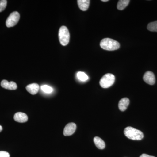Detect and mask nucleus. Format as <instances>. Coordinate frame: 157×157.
I'll return each instance as SVG.
<instances>
[{"label":"nucleus","mask_w":157,"mask_h":157,"mask_svg":"<svg viewBox=\"0 0 157 157\" xmlns=\"http://www.w3.org/2000/svg\"><path fill=\"white\" fill-rule=\"evenodd\" d=\"M20 17L19 13L17 11H14L11 13L6 20V26L8 28L14 27L18 23Z\"/></svg>","instance_id":"39448f33"},{"label":"nucleus","mask_w":157,"mask_h":157,"mask_svg":"<svg viewBox=\"0 0 157 157\" xmlns=\"http://www.w3.org/2000/svg\"><path fill=\"white\" fill-rule=\"evenodd\" d=\"M39 85L35 83L28 85L26 87L27 91L32 95L36 94L39 91Z\"/></svg>","instance_id":"9b49d317"},{"label":"nucleus","mask_w":157,"mask_h":157,"mask_svg":"<svg viewBox=\"0 0 157 157\" xmlns=\"http://www.w3.org/2000/svg\"><path fill=\"white\" fill-rule=\"evenodd\" d=\"M77 77L79 80L82 82L87 81L89 77L84 72H78L77 73Z\"/></svg>","instance_id":"2eb2a0df"},{"label":"nucleus","mask_w":157,"mask_h":157,"mask_svg":"<svg viewBox=\"0 0 157 157\" xmlns=\"http://www.w3.org/2000/svg\"><path fill=\"white\" fill-rule=\"evenodd\" d=\"M130 1L129 0H120L118 2L117 8L118 10H124L128 5Z\"/></svg>","instance_id":"4468645a"},{"label":"nucleus","mask_w":157,"mask_h":157,"mask_svg":"<svg viewBox=\"0 0 157 157\" xmlns=\"http://www.w3.org/2000/svg\"><path fill=\"white\" fill-rule=\"evenodd\" d=\"M7 1L6 0L0 1V12L4 11L7 6Z\"/></svg>","instance_id":"a211bd4d"},{"label":"nucleus","mask_w":157,"mask_h":157,"mask_svg":"<svg viewBox=\"0 0 157 157\" xmlns=\"http://www.w3.org/2000/svg\"><path fill=\"white\" fill-rule=\"evenodd\" d=\"M130 101L128 98H124L121 99L119 102L118 107L120 110L124 111L126 110L128 106H129Z\"/></svg>","instance_id":"9d476101"},{"label":"nucleus","mask_w":157,"mask_h":157,"mask_svg":"<svg viewBox=\"0 0 157 157\" xmlns=\"http://www.w3.org/2000/svg\"><path fill=\"white\" fill-rule=\"evenodd\" d=\"M124 134L128 138L133 140H140L144 137L143 133L141 131L131 127L125 128Z\"/></svg>","instance_id":"f257e3e1"},{"label":"nucleus","mask_w":157,"mask_h":157,"mask_svg":"<svg viewBox=\"0 0 157 157\" xmlns=\"http://www.w3.org/2000/svg\"><path fill=\"white\" fill-rule=\"evenodd\" d=\"M59 38L62 45L66 46L68 45L70 42V34L67 27L65 26L61 27L59 30Z\"/></svg>","instance_id":"7ed1b4c3"},{"label":"nucleus","mask_w":157,"mask_h":157,"mask_svg":"<svg viewBox=\"0 0 157 157\" xmlns=\"http://www.w3.org/2000/svg\"><path fill=\"white\" fill-rule=\"evenodd\" d=\"M2 130H3L2 127V126L0 125V132H2Z\"/></svg>","instance_id":"412c9836"},{"label":"nucleus","mask_w":157,"mask_h":157,"mask_svg":"<svg viewBox=\"0 0 157 157\" xmlns=\"http://www.w3.org/2000/svg\"><path fill=\"white\" fill-rule=\"evenodd\" d=\"M100 45L103 49L108 51L117 50L120 47L118 42L109 38L102 39L100 43Z\"/></svg>","instance_id":"f03ea898"},{"label":"nucleus","mask_w":157,"mask_h":157,"mask_svg":"<svg viewBox=\"0 0 157 157\" xmlns=\"http://www.w3.org/2000/svg\"><path fill=\"white\" fill-rule=\"evenodd\" d=\"M77 3L79 9L83 11H86L90 6L89 0H78Z\"/></svg>","instance_id":"f8f14e48"},{"label":"nucleus","mask_w":157,"mask_h":157,"mask_svg":"<svg viewBox=\"0 0 157 157\" xmlns=\"http://www.w3.org/2000/svg\"><path fill=\"white\" fill-rule=\"evenodd\" d=\"M41 88V90L44 92L47 93V94H50L53 91V89L49 86L46 85L42 86Z\"/></svg>","instance_id":"f3484780"},{"label":"nucleus","mask_w":157,"mask_h":157,"mask_svg":"<svg viewBox=\"0 0 157 157\" xmlns=\"http://www.w3.org/2000/svg\"><path fill=\"white\" fill-rule=\"evenodd\" d=\"M76 129V124L74 123L68 124L64 129L63 135L65 136H70L74 134Z\"/></svg>","instance_id":"423d86ee"},{"label":"nucleus","mask_w":157,"mask_h":157,"mask_svg":"<svg viewBox=\"0 0 157 157\" xmlns=\"http://www.w3.org/2000/svg\"><path fill=\"white\" fill-rule=\"evenodd\" d=\"M94 142L96 147L100 149H103L105 147V142L101 138L98 137H96L94 139Z\"/></svg>","instance_id":"ddd939ff"},{"label":"nucleus","mask_w":157,"mask_h":157,"mask_svg":"<svg viewBox=\"0 0 157 157\" xmlns=\"http://www.w3.org/2000/svg\"><path fill=\"white\" fill-rule=\"evenodd\" d=\"M144 81L147 84L153 85L155 82V78L154 74L151 71H147L143 76Z\"/></svg>","instance_id":"0eeeda50"},{"label":"nucleus","mask_w":157,"mask_h":157,"mask_svg":"<svg viewBox=\"0 0 157 157\" xmlns=\"http://www.w3.org/2000/svg\"><path fill=\"white\" fill-rule=\"evenodd\" d=\"M147 29L149 31L151 32H157V21L149 23Z\"/></svg>","instance_id":"dca6fc26"},{"label":"nucleus","mask_w":157,"mask_h":157,"mask_svg":"<svg viewBox=\"0 0 157 157\" xmlns=\"http://www.w3.org/2000/svg\"><path fill=\"white\" fill-rule=\"evenodd\" d=\"M1 85L3 88L9 90H15L17 89V85L13 81L9 82L7 80H3L1 82Z\"/></svg>","instance_id":"6e6552de"},{"label":"nucleus","mask_w":157,"mask_h":157,"mask_svg":"<svg viewBox=\"0 0 157 157\" xmlns=\"http://www.w3.org/2000/svg\"><path fill=\"white\" fill-rule=\"evenodd\" d=\"M14 119L15 121L19 123L26 122L28 120L27 115L22 112L16 113L14 114Z\"/></svg>","instance_id":"1a4fd4ad"},{"label":"nucleus","mask_w":157,"mask_h":157,"mask_svg":"<svg viewBox=\"0 0 157 157\" xmlns=\"http://www.w3.org/2000/svg\"><path fill=\"white\" fill-rule=\"evenodd\" d=\"M115 80V76L113 74L107 73L101 78L100 81V85L103 88H108L113 85Z\"/></svg>","instance_id":"20e7f679"},{"label":"nucleus","mask_w":157,"mask_h":157,"mask_svg":"<svg viewBox=\"0 0 157 157\" xmlns=\"http://www.w3.org/2000/svg\"><path fill=\"white\" fill-rule=\"evenodd\" d=\"M140 157H155L153 156L149 155L147 154H143L142 155L140 156Z\"/></svg>","instance_id":"aec40b11"},{"label":"nucleus","mask_w":157,"mask_h":157,"mask_svg":"<svg viewBox=\"0 0 157 157\" xmlns=\"http://www.w3.org/2000/svg\"><path fill=\"white\" fill-rule=\"evenodd\" d=\"M0 157H10V155L7 152L0 151Z\"/></svg>","instance_id":"6ab92c4d"},{"label":"nucleus","mask_w":157,"mask_h":157,"mask_svg":"<svg viewBox=\"0 0 157 157\" xmlns=\"http://www.w3.org/2000/svg\"><path fill=\"white\" fill-rule=\"evenodd\" d=\"M108 0H102V2H108Z\"/></svg>","instance_id":"4be33fe9"}]
</instances>
